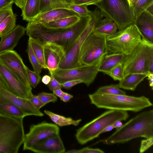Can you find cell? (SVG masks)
I'll return each instance as SVG.
<instances>
[{
    "label": "cell",
    "mask_w": 153,
    "mask_h": 153,
    "mask_svg": "<svg viewBox=\"0 0 153 153\" xmlns=\"http://www.w3.org/2000/svg\"><path fill=\"white\" fill-rule=\"evenodd\" d=\"M91 18V15L80 16L74 25L63 28H49L42 24L28 22L26 27V33L29 37L44 44L47 42H54L61 46L65 53L85 28Z\"/></svg>",
    "instance_id": "6da1fadb"
},
{
    "label": "cell",
    "mask_w": 153,
    "mask_h": 153,
    "mask_svg": "<svg viewBox=\"0 0 153 153\" xmlns=\"http://www.w3.org/2000/svg\"><path fill=\"white\" fill-rule=\"evenodd\" d=\"M153 137V110L140 113L107 138L101 140L107 145L123 143L138 137Z\"/></svg>",
    "instance_id": "7a4b0ae2"
},
{
    "label": "cell",
    "mask_w": 153,
    "mask_h": 153,
    "mask_svg": "<svg viewBox=\"0 0 153 153\" xmlns=\"http://www.w3.org/2000/svg\"><path fill=\"white\" fill-rule=\"evenodd\" d=\"M91 103L97 108L137 112L153 104L145 96L110 95L94 93L88 95Z\"/></svg>",
    "instance_id": "3957f363"
},
{
    "label": "cell",
    "mask_w": 153,
    "mask_h": 153,
    "mask_svg": "<svg viewBox=\"0 0 153 153\" xmlns=\"http://www.w3.org/2000/svg\"><path fill=\"white\" fill-rule=\"evenodd\" d=\"M129 116L126 111L108 110L78 129L76 138L79 144H85L98 137L108 126L117 120L126 121Z\"/></svg>",
    "instance_id": "277c9868"
},
{
    "label": "cell",
    "mask_w": 153,
    "mask_h": 153,
    "mask_svg": "<svg viewBox=\"0 0 153 153\" xmlns=\"http://www.w3.org/2000/svg\"><path fill=\"white\" fill-rule=\"evenodd\" d=\"M23 119L0 115V153H17L25 134Z\"/></svg>",
    "instance_id": "5b68a950"
},
{
    "label": "cell",
    "mask_w": 153,
    "mask_h": 153,
    "mask_svg": "<svg viewBox=\"0 0 153 153\" xmlns=\"http://www.w3.org/2000/svg\"><path fill=\"white\" fill-rule=\"evenodd\" d=\"M153 56V43L142 37L140 43L122 63L123 78L131 74H147L150 60Z\"/></svg>",
    "instance_id": "8992f818"
},
{
    "label": "cell",
    "mask_w": 153,
    "mask_h": 153,
    "mask_svg": "<svg viewBox=\"0 0 153 153\" xmlns=\"http://www.w3.org/2000/svg\"><path fill=\"white\" fill-rule=\"evenodd\" d=\"M142 37L134 24L117 31L114 34L106 37L108 53H119L125 55L131 53L140 43Z\"/></svg>",
    "instance_id": "52a82bcc"
},
{
    "label": "cell",
    "mask_w": 153,
    "mask_h": 153,
    "mask_svg": "<svg viewBox=\"0 0 153 153\" xmlns=\"http://www.w3.org/2000/svg\"><path fill=\"white\" fill-rule=\"evenodd\" d=\"M95 5L103 17L116 23L119 30L134 24L135 17L127 0H102Z\"/></svg>",
    "instance_id": "ba28073f"
},
{
    "label": "cell",
    "mask_w": 153,
    "mask_h": 153,
    "mask_svg": "<svg viewBox=\"0 0 153 153\" xmlns=\"http://www.w3.org/2000/svg\"><path fill=\"white\" fill-rule=\"evenodd\" d=\"M88 25L72 46L65 53L59 68L68 69L81 66L79 56L81 47L88 36L93 31L97 23L103 18V15L97 8L92 11Z\"/></svg>",
    "instance_id": "9c48e42d"
},
{
    "label": "cell",
    "mask_w": 153,
    "mask_h": 153,
    "mask_svg": "<svg viewBox=\"0 0 153 153\" xmlns=\"http://www.w3.org/2000/svg\"><path fill=\"white\" fill-rule=\"evenodd\" d=\"M106 36L93 31L88 36L81 47L79 62L82 65L94 64L108 53Z\"/></svg>",
    "instance_id": "30bf717a"
},
{
    "label": "cell",
    "mask_w": 153,
    "mask_h": 153,
    "mask_svg": "<svg viewBox=\"0 0 153 153\" xmlns=\"http://www.w3.org/2000/svg\"><path fill=\"white\" fill-rule=\"evenodd\" d=\"M103 57L92 65H82L68 69L58 68L52 73L61 83L69 80H80L88 86L94 82L99 72L98 68Z\"/></svg>",
    "instance_id": "8fae6325"
},
{
    "label": "cell",
    "mask_w": 153,
    "mask_h": 153,
    "mask_svg": "<svg viewBox=\"0 0 153 153\" xmlns=\"http://www.w3.org/2000/svg\"><path fill=\"white\" fill-rule=\"evenodd\" d=\"M59 128L55 124L43 122L31 126L25 134L23 150H29L41 141L53 135L59 134Z\"/></svg>",
    "instance_id": "7c38bea8"
},
{
    "label": "cell",
    "mask_w": 153,
    "mask_h": 153,
    "mask_svg": "<svg viewBox=\"0 0 153 153\" xmlns=\"http://www.w3.org/2000/svg\"><path fill=\"white\" fill-rule=\"evenodd\" d=\"M0 85L10 93L28 99L32 88L26 86L14 74L0 62Z\"/></svg>",
    "instance_id": "4fadbf2b"
},
{
    "label": "cell",
    "mask_w": 153,
    "mask_h": 153,
    "mask_svg": "<svg viewBox=\"0 0 153 153\" xmlns=\"http://www.w3.org/2000/svg\"><path fill=\"white\" fill-rule=\"evenodd\" d=\"M0 62L16 75L26 86L32 88L27 76V67L15 51H7L0 53Z\"/></svg>",
    "instance_id": "5bb4252c"
},
{
    "label": "cell",
    "mask_w": 153,
    "mask_h": 153,
    "mask_svg": "<svg viewBox=\"0 0 153 153\" xmlns=\"http://www.w3.org/2000/svg\"><path fill=\"white\" fill-rule=\"evenodd\" d=\"M44 51L47 69L53 72L59 68L65 52L61 46L52 42L44 43Z\"/></svg>",
    "instance_id": "9a60e30c"
},
{
    "label": "cell",
    "mask_w": 153,
    "mask_h": 153,
    "mask_svg": "<svg viewBox=\"0 0 153 153\" xmlns=\"http://www.w3.org/2000/svg\"><path fill=\"white\" fill-rule=\"evenodd\" d=\"M30 151L39 153H63L65 149L59 134L51 136L38 142Z\"/></svg>",
    "instance_id": "2e32d148"
},
{
    "label": "cell",
    "mask_w": 153,
    "mask_h": 153,
    "mask_svg": "<svg viewBox=\"0 0 153 153\" xmlns=\"http://www.w3.org/2000/svg\"><path fill=\"white\" fill-rule=\"evenodd\" d=\"M134 25L142 38L153 43V15L146 10L135 18Z\"/></svg>",
    "instance_id": "e0dca14e"
},
{
    "label": "cell",
    "mask_w": 153,
    "mask_h": 153,
    "mask_svg": "<svg viewBox=\"0 0 153 153\" xmlns=\"http://www.w3.org/2000/svg\"><path fill=\"white\" fill-rule=\"evenodd\" d=\"M0 92L19 108L26 115L42 117L44 114L35 107L28 99L13 94L5 89L0 85Z\"/></svg>",
    "instance_id": "ac0fdd59"
},
{
    "label": "cell",
    "mask_w": 153,
    "mask_h": 153,
    "mask_svg": "<svg viewBox=\"0 0 153 153\" xmlns=\"http://www.w3.org/2000/svg\"><path fill=\"white\" fill-rule=\"evenodd\" d=\"M74 16H80L72 10L66 8H57L40 14L29 22L33 24H44L60 19Z\"/></svg>",
    "instance_id": "d6986e66"
},
{
    "label": "cell",
    "mask_w": 153,
    "mask_h": 153,
    "mask_svg": "<svg viewBox=\"0 0 153 153\" xmlns=\"http://www.w3.org/2000/svg\"><path fill=\"white\" fill-rule=\"evenodd\" d=\"M26 31V27L18 25L12 31L1 38L0 53L13 50L19 39L25 35Z\"/></svg>",
    "instance_id": "ffe728a7"
},
{
    "label": "cell",
    "mask_w": 153,
    "mask_h": 153,
    "mask_svg": "<svg viewBox=\"0 0 153 153\" xmlns=\"http://www.w3.org/2000/svg\"><path fill=\"white\" fill-rule=\"evenodd\" d=\"M0 115L22 119L27 116L19 108L0 92Z\"/></svg>",
    "instance_id": "44dd1931"
},
{
    "label": "cell",
    "mask_w": 153,
    "mask_h": 153,
    "mask_svg": "<svg viewBox=\"0 0 153 153\" xmlns=\"http://www.w3.org/2000/svg\"><path fill=\"white\" fill-rule=\"evenodd\" d=\"M125 55L119 53H112L105 55L98 68L99 72L109 75L111 69L119 63H122Z\"/></svg>",
    "instance_id": "7402d4cb"
},
{
    "label": "cell",
    "mask_w": 153,
    "mask_h": 153,
    "mask_svg": "<svg viewBox=\"0 0 153 153\" xmlns=\"http://www.w3.org/2000/svg\"><path fill=\"white\" fill-rule=\"evenodd\" d=\"M118 30L116 23L111 19L105 17L100 20L95 26L93 32L106 36L114 34Z\"/></svg>",
    "instance_id": "603a6c76"
},
{
    "label": "cell",
    "mask_w": 153,
    "mask_h": 153,
    "mask_svg": "<svg viewBox=\"0 0 153 153\" xmlns=\"http://www.w3.org/2000/svg\"><path fill=\"white\" fill-rule=\"evenodd\" d=\"M147 74H134L124 77L118 84L120 88L134 91L137 86L146 77Z\"/></svg>",
    "instance_id": "cb8c5ba5"
},
{
    "label": "cell",
    "mask_w": 153,
    "mask_h": 153,
    "mask_svg": "<svg viewBox=\"0 0 153 153\" xmlns=\"http://www.w3.org/2000/svg\"><path fill=\"white\" fill-rule=\"evenodd\" d=\"M73 4L72 0H40L38 15L55 9H68L69 6Z\"/></svg>",
    "instance_id": "d4e9b609"
},
{
    "label": "cell",
    "mask_w": 153,
    "mask_h": 153,
    "mask_svg": "<svg viewBox=\"0 0 153 153\" xmlns=\"http://www.w3.org/2000/svg\"><path fill=\"white\" fill-rule=\"evenodd\" d=\"M40 0H27L22 10L23 19L28 22L38 15V9Z\"/></svg>",
    "instance_id": "484cf974"
},
{
    "label": "cell",
    "mask_w": 153,
    "mask_h": 153,
    "mask_svg": "<svg viewBox=\"0 0 153 153\" xmlns=\"http://www.w3.org/2000/svg\"><path fill=\"white\" fill-rule=\"evenodd\" d=\"M44 112L55 124L61 127L71 125L76 126L82 121L80 119L74 120L71 117H66L47 110H44Z\"/></svg>",
    "instance_id": "4316f807"
},
{
    "label": "cell",
    "mask_w": 153,
    "mask_h": 153,
    "mask_svg": "<svg viewBox=\"0 0 153 153\" xmlns=\"http://www.w3.org/2000/svg\"><path fill=\"white\" fill-rule=\"evenodd\" d=\"M28 42L43 68L47 69L44 55V44L39 40L30 37H29Z\"/></svg>",
    "instance_id": "83f0119b"
},
{
    "label": "cell",
    "mask_w": 153,
    "mask_h": 153,
    "mask_svg": "<svg viewBox=\"0 0 153 153\" xmlns=\"http://www.w3.org/2000/svg\"><path fill=\"white\" fill-rule=\"evenodd\" d=\"M79 16H74L65 18L50 22L43 24L47 27L51 28H63L69 27L77 22Z\"/></svg>",
    "instance_id": "f1b7e54d"
},
{
    "label": "cell",
    "mask_w": 153,
    "mask_h": 153,
    "mask_svg": "<svg viewBox=\"0 0 153 153\" xmlns=\"http://www.w3.org/2000/svg\"><path fill=\"white\" fill-rule=\"evenodd\" d=\"M16 15L13 14L7 18L0 24V37L1 38L11 31L16 27Z\"/></svg>",
    "instance_id": "f546056e"
},
{
    "label": "cell",
    "mask_w": 153,
    "mask_h": 153,
    "mask_svg": "<svg viewBox=\"0 0 153 153\" xmlns=\"http://www.w3.org/2000/svg\"><path fill=\"white\" fill-rule=\"evenodd\" d=\"M153 5V0H136L130 4L135 18Z\"/></svg>",
    "instance_id": "4dcf8cb0"
},
{
    "label": "cell",
    "mask_w": 153,
    "mask_h": 153,
    "mask_svg": "<svg viewBox=\"0 0 153 153\" xmlns=\"http://www.w3.org/2000/svg\"><path fill=\"white\" fill-rule=\"evenodd\" d=\"M95 92L110 95H125L126 92L121 89L118 84H111L99 88Z\"/></svg>",
    "instance_id": "1f68e13d"
},
{
    "label": "cell",
    "mask_w": 153,
    "mask_h": 153,
    "mask_svg": "<svg viewBox=\"0 0 153 153\" xmlns=\"http://www.w3.org/2000/svg\"><path fill=\"white\" fill-rule=\"evenodd\" d=\"M26 51L34 71L40 74L43 68L34 54L29 42H28Z\"/></svg>",
    "instance_id": "d6a6232c"
},
{
    "label": "cell",
    "mask_w": 153,
    "mask_h": 153,
    "mask_svg": "<svg viewBox=\"0 0 153 153\" xmlns=\"http://www.w3.org/2000/svg\"><path fill=\"white\" fill-rule=\"evenodd\" d=\"M87 6L85 5H78L73 3L70 5L68 9L75 12L80 16H90L92 11L89 10Z\"/></svg>",
    "instance_id": "836d02e7"
},
{
    "label": "cell",
    "mask_w": 153,
    "mask_h": 153,
    "mask_svg": "<svg viewBox=\"0 0 153 153\" xmlns=\"http://www.w3.org/2000/svg\"><path fill=\"white\" fill-rule=\"evenodd\" d=\"M109 76L114 80L120 81L123 78L122 63H119L111 70Z\"/></svg>",
    "instance_id": "e575fe53"
},
{
    "label": "cell",
    "mask_w": 153,
    "mask_h": 153,
    "mask_svg": "<svg viewBox=\"0 0 153 153\" xmlns=\"http://www.w3.org/2000/svg\"><path fill=\"white\" fill-rule=\"evenodd\" d=\"M27 73L30 84L31 87L35 88L38 84L41 79V76L34 71L27 68Z\"/></svg>",
    "instance_id": "d590c367"
},
{
    "label": "cell",
    "mask_w": 153,
    "mask_h": 153,
    "mask_svg": "<svg viewBox=\"0 0 153 153\" xmlns=\"http://www.w3.org/2000/svg\"><path fill=\"white\" fill-rule=\"evenodd\" d=\"M38 97L45 104L52 102L54 103L57 100V97L53 93H48L42 92L37 95Z\"/></svg>",
    "instance_id": "8d00e7d4"
},
{
    "label": "cell",
    "mask_w": 153,
    "mask_h": 153,
    "mask_svg": "<svg viewBox=\"0 0 153 153\" xmlns=\"http://www.w3.org/2000/svg\"><path fill=\"white\" fill-rule=\"evenodd\" d=\"M65 152L69 153H104L105 152L99 148H93L88 147L79 149H72Z\"/></svg>",
    "instance_id": "74e56055"
},
{
    "label": "cell",
    "mask_w": 153,
    "mask_h": 153,
    "mask_svg": "<svg viewBox=\"0 0 153 153\" xmlns=\"http://www.w3.org/2000/svg\"><path fill=\"white\" fill-rule=\"evenodd\" d=\"M13 4L0 9V24L8 16L14 14L12 8Z\"/></svg>",
    "instance_id": "f35d334b"
},
{
    "label": "cell",
    "mask_w": 153,
    "mask_h": 153,
    "mask_svg": "<svg viewBox=\"0 0 153 153\" xmlns=\"http://www.w3.org/2000/svg\"><path fill=\"white\" fill-rule=\"evenodd\" d=\"M153 144V137L146 138L141 140L139 149L140 152H145Z\"/></svg>",
    "instance_id": "ab89813d"
},
{
    "label": "cell",
    "mask_w": 153,
    "mask_h": 153,
    "mask_svg": "<svg viewBox=\"0 0 153 153\" xmlns=\"http://www.w3.org/2000/svg\"><path fill=\"white\" fill-rule=\"evenodd\" d=\"M28 99L35 107L39 109L46 105L38 97L37 95H33L32 93L29 95Z\"/></svg>",
    "instance_id": "60d3db41"
},
{
    "label": "cell",
    "mask_w": 153,
    "mask_h": 153,
    "mask_svg": "<svg viewBox=\"0 0 153 153\" xmlns=\"http://www.w3.org/2000/svg\"><path fill=\"white\" fill-rule=\"evenodd\" d=\"M51 77L50 82L47 85L49 89L53 91V90L59 88H62L61 84L54 77L52 72L49 71Z\"/></svg>",
    "instance_id": "b9f144b4"
},
{
    "label": "cell",
    "mask_w": 153,
    "mask_h": 153,
    "mask_svg": "<svg viewBox=\"0 0 153 153\" xmlns=\"http://www.w3.org/2000/svg\"><path fill=\"white\" fill-rule=\"evenodd\" d=\"M102 0H72L74 4L78 5H95Z\"/></svg>",
    "instance_id": "7bdbcfd3"
},
{
    "label": "cell",
    "mask_w": 153,
    "mask_h": 153,
    "mask_svg": "<svg viewBox=\"0 0 153 153\" xmlns=\"http://www.w3.org/2000/svg\"><path fill=\"white\" fill-rule=\"evenodd\" d=\"M81 83H82V82L80 80H71L61 84L62 87L69 89L72 87Z\"/></svg>",
    "instance_id": "ee69618b"
},
{
    "label": "cell",
    "mask_w": 153,
    "mask_h": 153,
    "mask_svg": "<svg viewBox=\"0 0 153 153\" xmlns=\"http://www.w3.org/2000/svg\"><path fill=\"white\" fill-rule=\"evenodd\" d=\"M14 3V0H0V9Z\"/></svg>",
    "instance_id": "f6af8a7d"
},
{
    "label": "cell",
    "mask_w": 153,
    "mask_h": 153,
    "mask_svg": "<svg viewBox=\"0 0 153 153\" xmlns=\"http://www.w3.org/2000/svg\"><path fill=\"white\" fill-rule=\"evenodd\" d=\"M73 97V95L64 92L63 96L60 99V100L65 102L69 101Z\"/></svg>",
    "instance_id": "bcb514c9"
},
{
    "label": "cell",
    "mask_w": 153,
    "mask_h": 153,
    "mask_svg": "<svg viewBox=\"0 0 153 153\" xmlns=\"http://www.w3.org/2000/svg\"><path fill=\"white\" fill-rule=\"evenodd\" d=\"M27 0H14V3L16 6L22 10L24 8Z\"/></svg>",
    "instance_id": "7dc6e473"
},
{
    "label": "cell",
    "mask_w": 153,
    "mask_h": 153,
    "mask_svg": "<svg viewBox=\"0 0 153 153\" xmlns=\"http://www.w3.org/2000/svg\"><path fill=\"white\" fill-rule=\"evenodd\" d=\"M149 81V86L153 89V73L148 72L147 74V77Z\"/></svg>",
    "instance_id": "c3c4849f"
},
{
    "label": "cell",
    "mask_w": 153,
    "mask_h": 153,
    "mask_svg": "<svg viewBox=\"0 0 153 153\" xmlns=\"http://www.w3.org/2000/svg\"><path fill=\"white\" fill-rule=\"evenodd\" d=\"M53 93L56 97H58L60 99L63 96L64 92L61 89V88H58L53 90Z\"/></svg>",
    "instance_id": "681fc988"
},
{
    "label": "cell",
    "mask_w": 153,
    "mask_h": 153,
    "mask_svg": "<svg viewBox=\"0 0 153 153\" xmlns=\"http://www.w3.org/2000/svg\"><path fill=\"white\" fill-rule=\"evenodd\" d=\"M51 79V76L48 75H45L42 77V82L45 85H47L50 82Z\"/></svg>",
    "instance_id": "f907efd6"
},
{
    "label": "cell",
    "mask_w": 153,
    "mask_h": 153,
    "mask_svg": "<svg viewBox=\"0 0 153 153\" xmlns=\"http://www.w3.org/2000/svg\"><path fill=\"white\" fill-rule=\"evenodd\" d=\"M114 128V127L113 124L109 125L106 127L101 132V134L102 133L111 131Z\"/></svg>",
    "instance_id": "816d5d0a"
},
{
    "label": "cell",
    "mask_w": 153,
    "mask_h": 153,
    "mask_svg": "<svg viewBox=\"0 0 153 153\" xmlns=\"http://www.w3.org/2000/svg\"><path fill=\"white\" fill-rule=\"evenodd\" d=\"M112 124L114 128H115L116 129H117L120 128L123 125L122 121L120 120L116 121Z\"/></svg>",
    "instance_id": "f5cc1de1"
},
{
    "label": "cell",
    "mask_w": 153,
    "mask_h": 153,
    "mask_svg": "<svg viewBox=\"0 0 153 153\" xmlns=\"http://www.w3.org/2000/svg\"><path fill=\"white\" fill-rule=\"evenodd\" d=\"M149 72L153 73V56L151 58L149 63Z\"/></svg>",
    "instance_id": "db71d44e"
},
{
    "label": "cell",
    "mask_w": 153,
    "mask_h": 153,
    "mask_svg": "<svg viewBox=\"0 0 153 153\" xmlns=\"http://www.w3.org/2000/svg\"><path fill=\"white\" fill-rule=\"evenodd\" d=\"M135 0H129V1H128V3L130 4H130H131L133 1H135Z\"/></svg>",
    "instance_id": "11a10c76"
}]
</instances>
